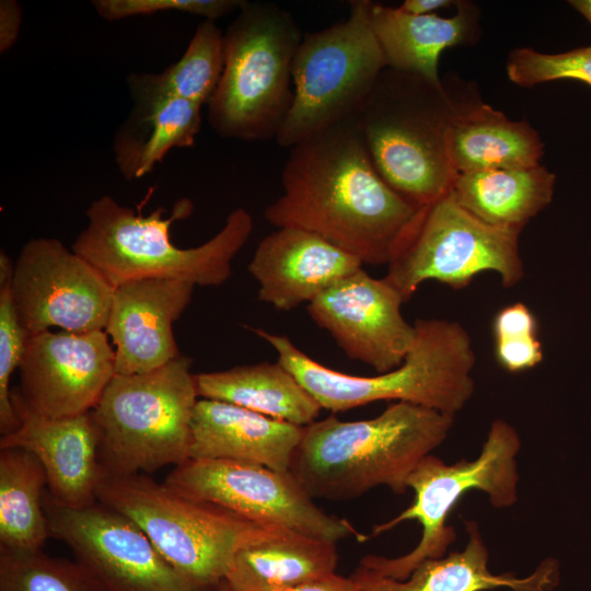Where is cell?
I'll use <instances>...</instances> for the list:
<instances>
[{"mask_svg":"<svg viewBox=\"0 0 591 591\" xmlns=\"http://www.w3.org/2000/svg\"><path fill=\"white\" fill-rule=\"evenodd\" d=\"M363 264L320 235L277 228L258 243L247 266L258 283V299L280 311L310 303Z\"/></svg>","mask_w":591,"mask_h":591,"instance_id":"cell-19","label":"cell"},{"mask_svg":"<svg viewBox=\"0 0 591 591\" xmlns=\"http://www.w3.org/2000/svg\"><path fill=\"white\" fill-rule=\"evenodd\" d=\"M0 591H102L74 560L0 547Z\"/></svg>","mask_w":591,"mask_h":591,"instance_id":"cell-30","label":"cell"},{"mask_svg":"<svg viewBox=\"0 0 591 591\" xmlns=\"http://www.w3.org/2000/svg\"><path fill=\"white\" fill-rule=\"evenodd\" d=\"M20 425L1 436L0 449H22L40 462L47 490L60 505L81 508L97 501L103 478L97 436L91 414L47 418L31 412L12 390Z\"/></svg>","mask_w":591,"mask_h":591,"instance_id":"cell-18","label":"cell"},{"mask_svg":"<svg viewBox=\"0 0 591 591\" xmlns=\"http://www.w3.org/2000/svg\"><path fill=\"white\" fill-rule=\"evenodd\" d=\"M454 0H405L398 8L408 14L428 15L450 5H455Z\"/></svg>","mask_w":591,"mask_h":591,"instance_id":"cell-37","label":"cell"},{"mask_svg":"<svg viewBox=\"0 0 591 591\" xmlns=\"http://www.w3.org/2000/svg\"><path fill=\"white\" fill-rule=\"evenodd\" d=\"M555 183V174L537 164L457 174L450 193L479 220L523 230L552 202Z\"/></svg>","mask_w":591,"mask_h":591,"instance_id":"cell-25","label":"cell"},{"mask_svg":"<svg viewBox=\"0 0 591 591\" xmlns=\"http://www.w3.org/2000/svg\"><path fill=\"white\" fill-rule=\"evenodd\" d=\"M302 36L289 11L243 0L223 33V71L207 105L219 137L276 139L292 106V66Z\"/></svg>","mask_w":591,"mask_h":591,"instance_id":"cell-6","label":"cell"},{"mask_svg":"<svg viewBox=\"0 0 591 591\" xmlns=\"http://www.w3.org/2000/svg\"><path fill=\"white\" fill-rule=\"evenodd\" d=\"M370 3L352 0L348 18L302 36L292 66L293 102L278 146L291 148L359 112L387 67L370 24Z\"/></svg>","mask_w":591,"mask_h":591,"instance_id":"cell-10","label":"cell"},{"mask_svg":"<svg viewBox=\"0 0 591 591\" xmlns=\"http://www.w3.org/2000/svg\"><path fill=\"white\" fill-rule=\"evenodd\" d=\"M243 0H93L92 7L104 20L118 21L158 12H184L216 21L237 12Z\"/></svg>","mask_w":591,"mask_h":591,"instance_id":"cell-34","label":"cell"},{"mask_svg":"<svg viewBox=\"0 0 591 591\" xmlns=\"http://www.w3.org/2000/svg\"><path fill=\"white\" fill-rule=\"evenodd\" d=\"M273 591H359V588L351 577L347 578L333 572Z\"/></svg>","mask_w":591,"mask_h":591,"instance_id":"cell-36","label":"cell"},{"mask_svg":"<svg viewBox=\"0 0 591 591\" xmlns=\"http://www.w3.org/2000/svg\"><path fill=\"white\" fill-rule=\"evenodd\" d=\"M114 290L88 260L57 239L30 240L13 266L12 300L27 335L51 327L104 331Z\"/></svg>","mask_w":591,"mask_h":591,"instance_id":"cell-14","label":"cell"},{"mask_svg":"<svg viewBox=\"0 0 591 591\" xmlns=\"http://www.w3.org/2000/svg\"><path fill=\"white\" fill-rule=\"evenodd\" d=\"M415 340L402 364L372 376L333 370L310 358L286 335L253 332L267 341L322 409L346 412L379 401L424 406L455 417L474 394L475 352L456 321L418 318Z\"/></svg>","mask_w":591,"mask_h":591,"instance_id":"cell-3","label":"cell"},{"mask_svg":"<svg viewBox=\"0 0 591 591\" xmlns=\"http://www.w3.org/2000/svg\"><path fill=\"white\" fill-rule=\"evenodd\" d=\"M336 543L291 531L242 548L225 581L232 591H273L335 572Z\"/></svg>","mask_w":591,"mask_h":591,"instance_id":"cell-27","label":"cell"},{"mask_svg":"<svg viewBox=\"0 0 591 591\" xmlns=\"http://www.w3.org/2000/svg\"><path fill=\"white\" fill-rule=\"evenodd\" d=\"M190 367L181 355L150 372L114 375L90 412L104 476L147 475L189 460L199 397Z\"/></svg>","mask_w":591,"mask_h":591,"instance_id":"cell-7","label":"cell"},{"mask_svg":"<svg viewBox=\"0 0 591 591\" xmlns=\"http://www.w3.org/2000/svg\"><path fill=\"white\" fill-rule=\"evenodd\" d=\"M450 18L437 13L413 15L380 3H370L369 18L389 68L418 74L441 85L439 59L455 46H470L480 37V10L472 1H456Z\"/></svg>","mask_w":591,"mask_h":591,"instance_id":"cell-21","label":"cell"},{"mask_svg":"<svg viewBox=\"0 0 591 591\" xmlns=\"http://www.w3.org/2000/svg\"><path fill=\"white\" fill-rule=\"evenodd\" d=\"M113 141L115 163L127 181L151 173L174 148L195 144L201 127V106L162 99L134 103Z\"/></svg>","mask_w":591,"mask_h":591,"instance_id":"cell-26","label":"cell"},{"mask_svg":"<svg viewBox=\"0 0 591 591\" xmlns=\"http://www.w3.org/2000/svg\"><path fill=\"white\" fill-rule=\"evenodd\" d=\"M537 320L522 302L500 309L493 320L495 356L509 372H522L543 360V347L537 337Z\"/></svg>","mask_w":591,"mask_h":591,"instance_id":"cell-32","label":"cell"},{"mask_svg":"<svg viewBox=\"0 0 591 591\" xmlns=\"http://www.w3.org/2000/svg\"><path fill=\"white\" fill-rule=\"evenodd\" d=\"M453 422V416L404 402L371 419L332 415L303 427L289 472L313 499L349 500L378 486L404 494Z\"/></svg>","mask_w":591,"mask_h":591,"instance_id":"cell-2","label":"cell"},{"mask_svg":"<svg viewBox=\"0 0 591 591\" xmlns=\"http://www.w3.org/2000/svg\"><path fill=\"white\" fill-rule=\"evenodd\" d=\"M303 427L213 399H198L189 459L225 460L287 473Z\"/></svg>","mask_w":591,"mask_h":591,"instance_id":"cell-20","label":"cell"},{"mask_svg":"<svg viewBox=\"0 0 591 591\" xmlns=\"http://www.w3.org/2000/svg\"><path fill=\"white\" fill-rule=\"evenodd\" d=\"M163 484L195 500L225 508L251 521L337 543L369 537L352 524L320 509L290 472L225 460L189 459Z\"/></svg>","mask_w":591,"mask_h":591,"instance_id":"cell-12","label":"cell"},{"mask_svg":"<svg viewBox=\"0 0 591 591\" xmlns=\"http://www.w3.org/2000/svg\"><path fill=\"white\" fill-rule=\"evenodd\" d=\"M96 497L139 525L175 570L207 588L225 580L242 548L288 531L187 498L146 474L104 476Z\"/></svg>","mask_w":591,"mask_h":591,"instance_id":"cell-8","label":"cell"},{"mask_svg":"<svg viewBox=\"0 0 591 591\" xmlns=\"http://www.w3.org/2000/svg\"><path fill=\"white\" fill-rule=\"evenodd\" d=\"M520 447L517 430L497 419L475 460L447 464L431 454L425 457L407 483L415 493L414 502L392 520L375 525L369 535L376 536L404 521L416 520L422 529L419 543L396 558L364 556L360 567L378 576L405 580L422 561L444 556L455 540L448 517L467 491H484L495 508L513 506L518 500Z\"/></svg>","mask_w":591,"mask_h":591,"instance_id":"cell-9","label":"cell"},{"mask_svg":"<svg viewBox=\"0 0 591 591\" xmlns=\"http://www.w3.org/2000/svg\"><path fill=\"white\" fill-rule=\"evenodd\" d=\"M386 67L356 115L382 178L416 208L448 194L456 177L447 150L450 124L476 95Z\"/></svg>","mask_w":591,"mask_h":591,"instance_id":"cell-5","label":"cell"},{"mask_svg":"<svg viewBox=\"0 0 591 591\" xmlns=\"http://www.w3.org/2000/svg\"><path fill=\"white\" fill-rule=\"evenodd\" d=\"M568 3L581 14L591 26V0H570Z\"/></svg>","mask_w":591,"mask_h":591,"instance_id":"cell-38","label":"cell"},{"mask_svg":"<svg viewBox=\"0 0 591 591\" xmlns=\"http://www.w3.org/2000/svg\"><path fill=\"white\" fill-rule=\"evenodd\" d=\"M200 398L230 403L264 416L308 426L322 407L279 361L195 374Z\"/></svg>","mask_w":591,"mask_h":591,"instance_id":"cell-24","label":"cell"},{"mask_svg":"<svg viewBox=\"0 0 591 591\" xmlns=\"http://www.w3.org/2000/svg\"><path fill=\"white\" fill-rule=\"evenodd\" d=\"M223 63V33L215 21L204 20L176 62L159 73H131L127 86L134 103L176 99L208 105Z\"/></svg>","mask_w":591,"mask_h":591,"instance_id":"cell-28","label":"cell"},{"mask_svg":"<svg viewBox=\"0 0 591 591\" xmlns=\"http://www.w3.org/2000/svg\"><path fill=\"white\" fill-rule=\"evenodd\" d=\"M50 536L72 551L102 591H218L175 570L131 519L96 501L71 508L45 490Z\"/></svg>","mask_w":591,"mask_h":591,"instance_id":"cell-13","label":"cell"},{"mask_svg":"<svg viewBox=\"0 0 591 591\" xmlns=\"http://www.w3.org/2000/svg\"><path fill=\"white\" fill-rule=\"evenodd\" d=\"M194 288L174 279L131 280L115 288L104 331L115 346L116 374L150 372L181 356L173 324Z\"/></svg>","mask_w":591,"mask_h":591,"instance_id":"cell-17","label":"cell"},{"mask_svg":"<svg viewBox=\"0 0 591 591\" xmlns=\"http://www.w3.org/2000/svg\"><path fill=\"white\" fill-rule=\"evenodd\" d=\"M468 542L463 551L419 564L405 580L378 576L358 567L350 576L359 591H552L559 582V565L545 559L525 578L495 575L488 569V551L475 522L466 521Z\"/></svg>","mask_w":591,"mask_h":591,"instance_id":"cell-22","label":"cell"},{"mask_svg":"<svg viewBox=\"0 0 591 591\" xmlns=\"http://www.w3.org/2000/svg\"><path fill=\"white\" fill-rule=\"evenodd\" d=\"M506 71L511 82L523 88L565 79L591 86V45L558 54L515 48L508 55Z\"/></svg>","mask_w":591,"mask_h":591,"instance_id":"cell-33","label":"cell"},{"mask_svg":"<svg viewBox=\"0 0 591 591\" xmlns=\"http://www.w3.org/2000/svg\"><path fill=\"white\" fill-rule=\"evenodd\" d=\"M14 264L4 251L0 252V432H13L20 425L12 403L11 376L19 369L27 340L11 294Z\"/></svg>","mask_w":591,"mask_h":591,"instance_id":"cell-31","label":"cell"},{"mask_svg":"<svg viewBox=\"0 0 591 591\" xmlns=\"http://www.w3.org/2000/svg\"><path fill=\"white\" fill-rule=\"evenodd\" d=\"M15 393L34 414L68 418L90 413L116 374L105 331L28 335Z\"/></svg>","mask_w":591,"mask_h":591,"instance_id":"cell-15","label":"cell"},{"mask_svg":"<svg viewBox=\"0 0 591 591\" xmlns=\"http://www.w3.org/2000/svg\"><path fill=\"white\" fill-rule=\"evenodd\" d=\"M218 591H232V589L230 588V586L228 584V582L225 580H223L219 587H218Z\"/></svg>","mask_w":591,"mask_h":591,"instance_id":"cell-39","label":"cell"},{"mask_svg":"<svg viewBox=\"0 0 591 591\" xmlns=\"http://www.w3.org/2000/svg\"><path fill=\"white\" fill-rule=\"evenodd\" d=\"M521 232L479 220L449 192L417 210L396 242L384 278L405 302L427 280L461 289L483 271L498 274L506 288L515 286L524 276Z\"/></svg>","mask_w":591,"mask_h":591,"instance_id":"cell-11","label":"cell"},{"mask_svg":"<svg viewBox=\"0 0 591 591\" xmlns=\"http://www.w3.org/2000/svg\"><path fill=\"white\" fill-rule=\"evenodd\" d=\"M193 209L188 198L173 206L170 217L159 207L147 216L102 196L86 209L88 225L72 251L88 260L116 288L140 279H174L200 287H217L231 275V262L254 228L243 207L231 211L222 229L196 247L181 248L171 239V227Z\"/></svg>","mask_w":591,"mask_h":591,"instance_id":"cell-4","label":"cell"},{"mask_svg":"<svg viewBox=\"0 0 591 591\" xmlns=\"http://www.w3.org/2000/svg\"><path fill=\"white\" fill-rule=\"evenodd\" d=\"M447 150L455 174L541 164L544 142L526 119L512 120L477 94L454 115Z\"/></svg>","mask_w":591,"mask_h":591,"instance_id":"cell-23","label":"cell"},{"mask_svg":"<svg viewBox=\"0 0 591 591\" xmlns=\"http://www.w3.org/2000/svg\"><path fill=\"white\" fill-rule=\"evenodd\" d=\"M404 302L384 277L361 267L318 294L306 311L348 358L384 373L402 364L415 340L414 324L402 314Z\"/></svg>","mask_w":591,"mask_h":591,"instance_id":"cell-16","label":"cell"},{"mask_svg":"<svg viewBox=\"0 0 591 591\" xmlns=\"http://www.w3.org/2000/svg\"><path fill=\"white\" fill-rule=\"evenodd\" d=\"M281 184L267 222L315 233L363 265H387L419 209L379 174L356 116L291 147Z\"/></svg>","mask_w":591,"mask_h":591,"instance_id":"cell-1","label":"cell"},{"mask_svg":"<svg viewBox=\"0 0 591 591\" xmlns=\"http://www.w3.org/2000/svg\"><path fill=\"white\" fill-rule=\"evenodd\" d=\"M22 25V9L15 0L0 1V53L10 50L18 40Z\"/></svg>","mask_w":591,"mask_h":591,"instance_id":"cell-35","label":"cell"},{"mask_svg":"<svg viewBox=\"0 0 591 591\" xmlns=\"http://www.w3.org/2000/svg\"><path fill=\"white\" fill-rule=\"evenodd\" d=\"M47 476L22 449H0V547L39 551L50 536L43 498Z\"/></svg>","mask_w":591,"mask_h":591,"instance_id":"cell-29","label":"cell"}]
</instances>
